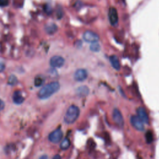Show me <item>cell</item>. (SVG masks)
<instances>
[{
    "mask_svg": "<svg viewBox=\"0 0 159 159\" xmlns=\"http://www.w3.org/2000/svg\"><path fill=\"white\" fill-rule=\"evenodd\" d=\"M83 40L88 43H95L98 42L99 41L100 38L99 36L95 32L91 31H86L84 32L83 35Z\"/></svg>",
    "mask_w": 159,
    "mask_h": 159,
    "instance_id": "obj_3",
    "label": "cell"
},
{
    "mask_svg": "<svg viewBox=\"0 0 159 159\" xmlns=\"http://www.w3.org/2000/svg\"><path fill=\"white\" fill-rule=\"evenodd\" d=\"M90 50L94 52H98L101 50V46L98 42L93 43L90 46Z\"/></svg>",
    "mask_w": 159,
    "mask_h": 159,
    "instance_id": "obj_16",
    "label": "cell"
},
{
    "mask_svg": "<svg viewBox=\"0 0 159 159\" xmlns=\"http://www.w3.org/2000/svg\"><path fill=\"white\" fill-rule=\"evenodd\" d=\"M63 137V133L62 131L58 129L53 131L48 135V139L52 143H58L61 139H62Z\"/></svg>",
    "mask_w": 159,
    "mask_h": 159,
    "instance_id": "obj_6",
    "label": "cell"
},
{
    "mask_svg": "<svg viewBox=\"0 0 159 159\" xmlns=\"http://www.w3.org/2000/svg\"><path fill=\"white\" fill-rule=\"evenodd\" d=\"M45 11H46L47 12V13H51V6H49V5H48V4H46V6H45Z\"/></svg>",
    "mask_w": 159,
    "mask_h": 159,
    "instance_id": "obj_22",
    "label": "cell"
},
{
    "mask_svg": "<svg viewBox=\"0 0 159 159\" xmlns=\"http://www.w3.org/2000/svg\"><path fill=\"white\" fill-rule=\"evenodd\" d=\"M130 122L133 127L139 131L144 130V125L142 120L138 117V116H132L130 118Z\"/></svg>",
    "mask_w": 159,
    "mask_h": 159,
    "instance_id": "obj_5",
    "label": "cell"
},
{
    "mask_svg": "<svg viewBox=\"0 0 159 159\" xmlns=\"http://www.w3.org/2000/svg\"><path fill=\"white\" fill-rule=\"evenodd\" d=\"M70 145V142L69 140L68 139L65 138L62 142L61 144H60V148L62 150H66L67 149H68V147Z\"/></svg>",
    "mask_w": 159,
    "mask_h": 159,
    "instance_id": "obj_15",
    "label": "cell"
},
{
    "mask_svg": "<svg viewBox=\"0 0 159 159\" xmlns=\"http://www.w3.org/2000/svg\"><path fill=\"white\" fill-rule=\"evenodd\" d=\"M18 83V78L15 75H11L9 78H8V83L10 85H15L17 84Z\"/></svg>",
    "mask_w": 159,
    "mask_h": 159,
    "instance_id": "obj_17",
    "label": "cell"
},
{
    "mask_svg": "<svg viewBox=\"0 0 159 159\" xmlns=\"http://www.w3.org/2000/svg\"><path fill=\"white\" fill-rule=\"evenodd\" d=\"M52 159H61V157H60V155L57 154V155H56L53 157Z\"/></svg>",
    "mask_w": 159,
    "mask_h": 159,
    "instance_id": "obj_24",
    "label": "cell"
},
{
    "mask_svg": "<svg viewBox=\"0 0 159 159\" xmlns=\"http://www.w3.org/2000/svg\"><path fill=\"white\" fill-rule=\"evenodd\" d=\"M109 20L112 26H116L118 23V14L115 8H111L109 11Z\"/></svg>",
    "mask_w": 159,
    "mask_h": 159,
    "instance_id": "obj_8",
    "label": "cell"
},
{
    "mask_svg": "<svg viewBox=\"0 0 159 159\" xmlns=\"http://www.w3.org/2000/svg\"><path fill=\"white\" fill-rule=\"evenodd\" d=\"M113 119L114 123L120 128H123L124 121L123 115L118 109L115 108L113 112Z\"/></svg>",
    "mask_w": 159,
    "mask_h": 159,
    "instance_id": "obj_4",
    "label": "cell"
},
{
    "mask_svg": "<svg viewBox=\"0 0 159 159\" xmlns=\"http://www.w3.org/2000/svg\"><path fill=\"white\" fill-rule=\"evenodd\" d=\"M88 77V72L85 69L80 68L75 72L74 74V79L77 81H83Z\"/></svg>",
    "mask_w": 159,
    "mask_h": 159,
    "instance_id": "obj_10",
    "label": "cell"
},
{
    "mask_svg": "<svg viewBox=\"0 0 159 159\" xmlns=\"http://www.w3.org/2000/svg\"><path fill=\"white\" fill-rule=\"evenodd\" d=\"M45 30L46 32L48 34H53L57 31L58 27L54 23H49L47 24L45 27Z\"/></svg>",
    "mask_w": 159,
    "mask_h": 159,
    "instance_id": "obj_14",
    "label": "cell"
},
{
    "mask_svg": "<svg viewBox=\"0 0 159 159\" xmlns=\"http://www.w3.org/2000/svg\"><path fill=\"white\" fill-rule=\"evenodd\" d=\"M4 103L1 100H0V110H3L4 108Z\"/></svg>",
    "mask_w": 159,
    "mask_h": 159,
    "instance_id": "obj_23",
    "label": "cell"
},
{
    "mask_svg": "<svg viewBox=\"0 0 159 159\" xmlns=\"http://www.w3.org/2000/svg\"><path fill=\"white\" fill-rule=\"evenodd\" d=\"M65 60L61 56H53L50 60V65L53 68H60L63 66Z\"/></svg>",
    "mask_w": 159,
    "mask_h": 159,
    "instance_id": "obj_7",
    "label": "cell"
},
{
    "mask_svg": "<svg viewBox=\"0 0 159 159\" xmlns=\"http://www.w3.org/2000/svg\"><path fill=\"white\" fill-rule=\"evenodd\" d=\"M109 60H110V63L113 67L116 70H119L120 68V65L119 63V60L118 59V57L115 56V55H113V56H111L109 58Z\"/></svg>",
    "mask_w": 159,
    "mask_h": 159,
    "instance_id": "obj_13",
    "label": "cell"
},
{
    "mask_svg": "<svg viewBox=\"0 0 159 159\" xmlns=\"http://www.w3.org/2000/svg\"><path fill=\"white\" fill-rule=\"evenodd\" d=\"M13 101L14 103L17 104V105H20V104L23 103L24 101V98L22 95V93L20 91L17 90L14 92L13 94Z\"/></svg>",
    "mask_w": 159,
    "mask_h": 159,
    "instance_id": "obj_12",
    "label": "cell"
},
{
    "mask_svg": "<svg viewBox=\"0 0 159 159\" xmlns=\"http://www.w3.org/2000/svg\"><path fill=\"white\" fill-rule=\"evenodd\" d=\"M80 109L75 105L70 106L64 116V121L67 124H73L79 117Z\"/></svg>",
    "mask_w": 159,
    "mask_h": 159,
    "instance_id": "obj_2",
    "label": "cell"
},
{
    "mask_svg": "<svg viewBox=\"0 0 159 159\" xmlns=\"http://www.w3.org/2000/svg\"><path fill=\"white\" fill-rule=\"evenodd\" d=\"M5 68V64L1 60H0V72H3Z\"/></svg>",
    "mask_w": 159,
    "mask_h": 159,
    "instance_id": "obj_21",
    "label": "cell"
},
{
    "mask_svg": "<svg viewBox=\"0 0 159 159\" xmlns=\"http://www.w3.org/2000/svg\"><path fill=\"white\" fill-rule=\"evenodd\" d=\"M145 138H146V141L148 144H150L153 141V134L151 131L150 130L147 131L145 135Z\"/></svg>",
    "mask_w": 159,
    "mask_h": 159,
    "instance_id": "obj_19",
    "label": "cell"
},
{
    "mask_svg": "<svg viewBox=\"0 0 159 159\" xmlns=\"http://www.w3.org/2000/svg\"><path fill=\"white\" fill-rule=\"evenodd\" d=\"M90 93L89 88L86 86H81L76 90V93L80 97L86 96Z\"/></svg>",
    "mask_w": 159,
    "mask_h": 159,
    "instance_id": "obj_11",
    "label": "cell"
},
{
    "mask_svg": "<svg viewBox=\"0 0 159 159\" xmlns=\"http://www.w3.org/2000/svg\"><path fill=\"white\" fill-rule=\"evenodd\" d=\"M39 159H48V157L46 155H43L40 157Z\"/></svg>",
    "mask_w": 159,
    "mask_h": 159,
    "instance_id": "obj_25",
    "label": "cell"
},
{
    "mask_svg": "<svg viewBox=\"0 0 159 159\" xmlns=\"http://www.w3.org/2000/svg\"><path fill=\"white\" fill-rule=\"evenodd\" d=\"M43 83V78L41 77V76H36L34 80V85L36 86H40Z\"/></svg>",
    "mask_w": 159,
    "mask_h": 159,
    "instance_id": "obj_18",
    "label": "cell"
},
{
    "mask_svg": "<svg viewBox=\"0 0 159 159\" xmlns=\"http://www.w3.org/2000/svg\"><path fill=\"white\" fill-rule=\"evenodd\" d=\"M10 0H0V6L4 7L9 4Z\"/></svg>",
    "mask_w": 159,
    "mask_h": 159,
    "instance_id": "obj_20",
    "label": "cell"
},
{
    "mask_svg": "<svg viewBox=\"0 0 159 159\" xmlns=\"http://www.w3.org/2000/svg\"><path fill=\"white\" fill-rule=\"evenodd\" d=\"M60 85L58 82L53 81L43 86L38 93V96L41 99H47L60 89Z\"/></svg>",
    "mask_w": 159,
    "mask_h": 159,
    "instance_id": "obj_1",
    "label": "cell"
},
{
    "mask_svg": "<svg viewBox=\"0 0 159 159\" xmlns=\"http://www.w3.org/2000/svg\"><path fill=\"white\" fill-rule=\"evenodd\" d=\"M137 114H138V117L142 120V123L145 124H149V119L148 114L145 111V109L139 107L137 109Z\"/></svg>",
    "mask_w": 159,
    "mask_h": 159,
    "instance_id": "obj_9",
    "label": "cell"
}]
</instances>
